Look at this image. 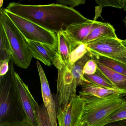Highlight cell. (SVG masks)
Masks as SVG:
<instances>
[{
	"instance_id": "6da1fadb",
	"label": "cell",
	"mask_w": 126,
	"mask_h": 126,
	"mask_svg": "<svg viewBox=\"0 0 126 126\" xmlns=\"http://www.w3.org/2000/svg\"><path fill=\"white\" fill-rule=\"evenodd\" d=\"M5 9L56 34L88 19L74 9L58 3L32 5L12 2Z\"/></svg>"
},
{
	"instance_id": "7a4b0ae2",
	"label": "cell",
	"mask_w": 126,
	"mask_h": 126,
	"mask_svg": "<svg viewBox=\"0 0 126 126\" xmlns=\"http://www.w3.org/2000/svg\"><path fill=\"white\" fill-rule=\"evenodd\" d=\"M79 95L84 103L81 122H87L89 126H104L109 116L126 99V95L124 94H112L103 98Z\"/></svg>"
},
{
	"instance_id": "3957f363",
	"label": "cell",
	"mask_w": 126,
	"mask_h": 126,
	"mask_svg": "<svg viewBox=\"0 0 126 126\" xmlns=\"http://www.w3.org/2000/svg\"><path fill=\"white\" fill-rule=\"evenodd\" d=\"M13 62L8 73L0 76V126L26 121L14 80Z\"/></svg>"
},
{
	"instance_id": "277c9868",
	"label": "cell",
	"mask_w": 126,
	"mask_h": 126,
	"mask_svg": "<svg viewBox=\"0 0 126 126\" xmlns=\"http://www.w3.org/2000/svg\"><path fill=\"white\" fill-rule=\"evenodd\" d=\"M0 22L2 23L10 43L12 60L17 66L28 68L32 59L26 40L5 11L0 8Z\"/></svg>"
},
{
	"instance_id": "5b68a950",
	"label": "cell",
	"mask_w": 126,
	"mask_h": 126,
	"mask_svg": "<svg viewBox=\"0 0 126 126\" xmlns=\"http://www.w3.org/2000/svg\"><path fill=\"white\" fill-rule=\"evenodd\" d=\"M5 11L26 40L42 43L57 47V35L39 25L16 15Z\"/></svg>"
},
{
	"instance_id": "8992f818",
	"label": "cell",
	"mask_w": 126,
	"mask_h": 126,
	"mask_svg": "<svg viewBox=\"0 0 126 126\" xmlns=\"http://www.w3.org/2000/svg\"><path fill=\"white\" fill-rule=\"evenodd\" d=\"M12 68L15 86L26 120L30 126H38L36 107L38 104L32 95L28 85L15 71L13 65Z\"/></svg>"
},
{
	"instance_id": "52a82bcc",
	"label": "cell",
	"mask_w": 126,
	"mask_h": 126,
	"mask_svg": "<svg viewBox=\"0 0 126 126\" xmlns=\"http://www.w3.org/2000/svg\"><path fill=\"white\" fill-rule=\"evenodd\" d=\"M87 45L92 53L106 57L126 65V48L118 38L99 40Z\"/></svg>"
},
{
	"instance_id": "ba28073f",
	"label": "cell",
	"mask_w": 126,
	"mask_h": 126,
	"mask_svg": "<svg viewBox=\"0 0 126 126\" xmlns=\"http://www.w3.org/2000/svg\"><path fill=\"white\" fill-rule=\"evenodd\" d=\"M26 43L32 57L41 61L47 66L51 67L53 65L58 70L62 67L58 55L57 47L28 40H26Z\"/></svg>"
},
{
	"instance_id": "9c48e42d",
	"label": "cell",
	"mask_w": 126,
	"mask_h": 126,
	"mask_svg": "<svg viewBox=\"0 0 126 126\" xmlns=\"http://www.w3.org/2000/svg\"><path fill=\"white\" fill-rule=\"evenodd\" d=\"M84 103L79 95L73 97L67 105L56 113L59 126H78L81 122Z\"/></svg>"
},
{
	"instance_id": "30bf717a",
	"label": "cell",
	"mask_w": 126,
	"mask_h": 126,
	"mask_svg": "<svg viewBox=\"0 0 126 126\" xmlns=\"http://www.w3.org/2000/svg\"><path fill=\"white\" fill-rule=\"evenodd\" d=\"M36 65L40 79L42 96L44 105L47 110L52 126H57L55 99L51 92L45 71L39 61L37 62Z\"/></svg>"
},
{
	"instance_id": "8fae6325",
	"label": "cell",
	"mask_w": 126,
	"mask_h": 126,
	"mask_svg": "<svg viewBox=\"0 0 126 126\" xmlns=\"http://www.w3.org/2000/svg\"><path fill=\"white\" fill-rule=\"evenodd\" d=\"M58 55L63 67H68L70 56L73 49L81 43L74 39L66 31H62L57 34Z\"/></svg>"
},
{
	"instance_id": "7c38bea8",
	"label": "cell",
	"mask_w": 126,
	"mask_h": 126,
	"mask_svg": "<svg viewBox=\"0 0 126 126\" xmlns=\"http://www.w3.org/2000/svg\"><path fill=\"white\" fill-rule=\"evenodd\" d=\"M99 23L96 20L88 19L81 23L70 26L65 31L76 41L83 43Z\"/></svg>"
},
{
	"instance_id": "4fadbf2b",
	"label": "cell",
	"mask_w": 126,
	"mask_h": 126,
	"mask_svg": "<svg viewBox=\"0 0 126 126\" xmlns=\"http://www.w3.org/2000/svg\"><path fill=\"white\" fill-rule=\"evenodd\" d=\"M113 26L108 23L99 22L83 43L88 44L94 41L106 39H117Z\"/></svg>"
},
{
	"instance_id": "5bb4252c",
	"label": "cell",
	"mask_w": 126,
	"mask_h": 126,
	"mask_svg": "<svg viewBox=\"0 0 126 126\" xmlns=\"http://www.w3.org/2000/svg\"><path fill=\"white\" fill-rule=\"evenodd\" d=\"M79 94L92 95L103 98L117 94H124L118 90H112L94 85L89 82H85L81 85Z\"/></svg>"
},
{
	"instance_id": "9a60e30c",
	"label": "cell",
	"mask_w": 126,
	"mask_h": 126,
	"mask_svg": "<svg viewBox=\"0 0 126 126\" xmlns=\"http://www.w3.org/2000/svg\"><path fill=\"white\" fill-rule=\"evenodd\" d=\"M98 68L110 79L116 89L126 95V76L115 72L96 62Z\"/></svg>"
},
{
	"instance_id": "2e32d148",
	"label": "cell",
	"mask_w": 126,
	"mask_h": 126,
	"mask_svg": "<svg viewBox=\"0 0 126 126\" xmlns=\"http://www.w3.org/2000/svg\"><path fill=\"white\" fill-rule=\"evenodd\" d=\"M91 53L92 59L95 62L115 72L126 76V65L125 64L106 57Z\"/></svg>"
},
{
	"instance_id": "e0dca14e",
	"label": "cell",
	"mask_w": 126,
	"mask_h": 126,
	"mask_svg": "<svg viewBox=\"0 0 126 126\" xmlns=\"http://www.w3.org/2000/svg\"><path fill=\"white\" fill-rule=\"evenodd\" d=\"M84 77L87 81L94 85L107 89L117 90L115 86L98 68L94 74H84Z\"/></svg>"
},
{
	"instance_id": "ac0fdd59",
	"label": "cell",
	"mask_w": 126,
	"mask_h": 126,
	"mask_svg": "<svg viewBox=\"0 0 126 126\" xmlns=\"http://www.w3.org/2000/svg\"><path fill=\"white\" fill-rule=\"evenodd\" d=\"M12 59L10 43L2 23L0 22V62Z\"/></svg>"
},
{
	"instance_id": "d6986e66",
	"label": "cell",
	"mask_w": 126,
	"mask_h": 126,
	"mask_svg": "<svg viewBox=\"0 0 126 126\" xmlns=\"http://www.w3.org/2000/svg\"><path fill=\"white\" fill-rule=\"evenodd\" d=\"M89 51L87 44L82 43H79L72 50L70 56L69 65L67 68L70 70L71 67Z\"/></svg>"
},
{
	"instance_id": "ffe728a7",
	"label": "cell",
	"mask_w": 126,
	"mask_h": 126,
	"mask_svg": "<svg viewBox=\"0 0 126 126\" xmlns=\"http://www.w3.org/2000/svg\"><path fill=\"white\" fill-rule=\"evenodd\" d=\"M37 120L38 126H52L50 119L47 109L44 104L36 107Z\"/></svg>"
},
{
	"instance_id": "44dd1931",
	"label": "cell",
	"mask_w": 126,
	"mask_h": 126,
	"mask_svg": "<svg viewBox=\"0 0 126 126\" xmlns=\"http://www.w3.org/2000/svg\"><path fill=\"white\" fill-rule=\"evenodd\" d=\"M126 119V99L122 105L109 116L106 121L104 125L109 123Z\"/></svg>"
},
{
	"instance_id": "7402d4cb",
	"label": "cell",
	"mask_w": 126,
	"mask_h": 126,
	"mask_svg": "<svg viewBox=\"0 0 126 126\" xmlns=\"http://www.w3.org/2000/svg\"><path fill=\"white\" fill-rule=\"evenodd\" d=\"M95 2L101 8L110 6L118 9L123 8L126 11V0H96Z\"/></svg>"
},
{
	"instance_id": "603a6c76",
	"label": "cell",
	"mask_w": 126,
	"mask_h": 126,
	"mask_svg": "<svg viewBox=\"0 0 126 126\" xmlns=\"http://www.w3.org/2000/svg\"><path fill=\"white\" fill-rule=\"evenodd\" d=\"M98 67L96 62L93 59L88 61L84 66L83 74L91 75L94 74L96 72Z\"/></svg>"
},
{
	"instance_id": "cb8c5ba5",
	"label": "cell",
	"mask_w": 126,
	"mask_h": 126,
	"mask_svg": "<svg viewBox=\"0 0 126 126\" xmlns=\"http://www.w3.org/2000/svg\"><path fill=\"white\" fill-rule=\"evenodd\" d=\"M57 2L60 5L74 9L76 6L84 4L85 1L84 0H58Z\"/></svg>"
},
{
	"instance_id": "d4e9b609",
	"label": "cell",
	"mask_w": 126,
	"mask_h": 126,
	"mask_svg": "<svg viewBox=\"0 0 126 126\" xmlns=\"http://www.w3.org/2000/svg\"><path fill=\"white\" fill-rule=\"evenodd\" d=\"M9 61L7 60L0 62V76L6 75L9 71Z\"/></svg>"
},
{
	"instance_id": "484cf974",
	"label": "cell",
	"mask_w": 126,
	"mask_h": 126,
	"mask_svg": "<svg viewBox=\"0 0 126 126\" xmlns=\"http://www.w3.org/2000/svg\"><path fill=\"white\" fill-rule=\"evenodd\" d=\"M3 126H30L26 121H23L20 122L11 124Z\"/></svg>"
},
{
	"instance_id": "4316f807",
	"label": "cell",
	"mask_w": 126,
	"mask_h": 126,
	"mask_svg": "<svg viewBox=\"0 0 126 126\" xmlns=\"http://www.w3.org/2000/svg\"><path fill=\"white\" fill-rule=\"evenodd\" d=\"M104 126H126V125L122 121H121L109 123Z\"/></svg>"
},
{
	"instance_id": "83f0119b",
	"label": "cell",
	"mask_w": 126,
	"mask_h": 126,
	"mask_svg": "<svg viewBox=\"0 0 126 126\" xmlns=\"http://www.w3.org/2000/svg\"><path fill=\"white\" fill-rule=\"evenodd\" d=\"M78 126H89V125L87 122H81Z\"/></svg>"
},
{
	"instance_id": "f1b7e54d",
	"label": "cell",
	"mask_w": 126,
	"mask_h": 126,
	"mask_svg": "<svg viewBox=\"0 0 126 126\" xmlns=\"http://www.w3.org/2000/svg\"><path fill=\"white\" fill-rule=\"evenodd\" d=\"M121 42L122 44V45H123V46L126 48V39L125 40H121Z\"/></svg>"
},
{
	"instance_id": "f546056e",
	"label": "cell",
	"mask_w": 126,
	"mask_h": 126,
	"mask_svg": "<svg viewBox=\"0 0 126 126\" xmlns=\"http://www.w3.org/2000/svg\"><path fill=\"white\" fill-rule=\"evenodd\" d=\"M3 3V0H0V8H2Z\"/></svg>"
},
{
	"instance_id": "4dcf8cb0",
	"label": "cell",
	"mask_w": 126,
	"mask_h": 126,
	"mask_svg": "<svg viewBox=\"0 0 126 126\" xmlns=\"http://www.w3.org/2000/svg\"><path fill=\"white\" fill-rule=\"evenodd\" d=\"M123 22H124V24L125 26V28H126V16L124 19V20H123Z\"/></svg>"
},
{
	"instance_id": "1f68e13d",
	"label": "cell",
	"mask_w": 126,
	"mask_h": 126,
	"mask_svg": "<svg viewBox=\"0 0 126 126\" xmlns=\"http://www.w3.org/2000/svg\"><path fill=\"white\" fill-rule=\"evenodd\" d=\"M122 121L123 122H124V124L126 125V119L122 120Z\"/></svg>"
}]
</instances>
